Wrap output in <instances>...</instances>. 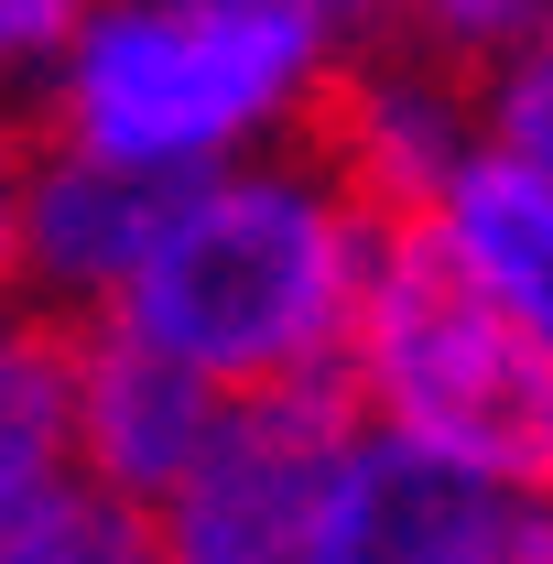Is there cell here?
Masks as SVG:
<instances>
[{"instance_id":"2e32d148","label":"cell","mask_w":553,"mask_h":564,"mask_svg":"<svg viewBox=\"0 0 553 564\" xmlns=\"http://www.w3.org/2000/svg\"><path fill=\"white\" fill-rule=\"evenodd\" d=\"M521 44H532V55L553 66V0H532V33H521Z\"/></svg>"},{"instance_id":"30bf717a","label":"cell","mask_w":553,"mask_h":564,"mask_svg":"<svg viewBox=\"0 0 553 564\" xmlns=\"http://www.w3.org/2000/svg\"><path fill=\"white\" fill-rule=\"evenodd\" d=\"M478 120H488V152L553 196V66L543 55H499L478 87Z\"/></svg>"},{"instance_id":"8fae6325","label":"cell","mask_w":553,"mask_h":564,"mask_svg":"<svg viewBox=\"0 0 553 564\" xmlns=\"http://www.w3.org/2000/svg\"><path fill=\"white\" fill-rule=\"evenodd\" d=\"M391 22L434 44V55H456L467 76H488L499 55H521V33H532V0H391Z\"/></svg>"},{"instance_id":"9c48e42d","label":"cell","mask_w":553,"mask_h":564,"mask_svg":"<svg viewBox=\"0 0 553 564\" xmlns=\"http://www.w3.org/2000/svg\"><path fill=\"white\" fill-rule=\"evenodd\" d=\"M0 564H163V510L55 467L0 510Z\"/></svg>"},{"instance_id":"9a60e30c","label":"cell","mask_w":553,"mask_h":564,"mask_svg":"<svg viewBox=\"0 0 553 564\" xmlns=\"http://www.w3.org/2000/svg\"><path fill=\"white\" fill-rule=\"evenodd\" d=\"M272 11H304V22H380L391 0H272Z\"/></svg>"},{"instance_id":"5b68a950","label":"cell","mask_w":553,"mask_h":564,"mask_svg":"<svg viewBox=\"0 0 553 564\" xmlns=\"http://www.w3.org/2000/svg\"><path fill=\"white\" fill-rule=\"evenodd\" d=\"M499 499L510 478L445 467L402 434H347L315 499V532H304V564H467Z\"/></svg>"},{"instance_id":"7a4b0ae2","label":"cell","mask_w":553,"mask_h":564,"mask_svg":"<svg viewBox=\"0 0 553 564\" xmlns=\"http://www.w3.org/2000/svg\"><path fill=\"white\" fill-rule=\"evenodd\" d=\"M347 380L380 434H402L445 467L510 478V489H553V358L467 272L445 217L369 239L358 315H347Z\"/></svg>"},{"instance_id":"52a82bcc","label":"cell","mask_w":553,"mask_h":564,"mask_svg":"<svg viewBox=\"0 0 553 564\" xmlns=\"http://www.w3.org/2000/svg\"><path fill=\"white\" fill-rule=\"evenodd\" d=\"M434 217H445V239L467 250V272L510 304V326L553 358V196L478 141V152L445 174V207Z\"/></svg>"},{"instance_id":"4fadbf2b","label":"cell","mask_w":553,"mask_h":564,"mask_svg":"<svg viewBox=\"0 0 553 564\" xmlns=\"http://www.w3.org/2000/svg\"><path fill=\"white\" fill-rule=\"evenodd\" d=\"M22 174H33V131L22 109H0V293L22 282Z\"/></svg>"},{"instance_id":"277c9868","label":"cell","mask_w":553,"mask_h":564,"mask_svg":"<svg viewBox=\"0 0 553 564\" xmlns=\"http://www.w3.org/2000/svg\"><path fill=\"white\" fill-rule=\"evenodd\" d=\"M217 423H228L217 380H196L185 358L131 337L109 304H87V337H76V456H87L98 489L163 510L196 478V456L217 445Z\"/></svg>"},{"instance_id":"7c38bea8","label":"cell","mask_w":553,"mask_h":564,"mask_svg":"<svg viewBox=\"0 0 553 564\" xmlns=\"http://www.w3.org/2000/svg\"><path fill=\"white\" fill-rule=\"evenodd\" d=\"M467 564H553V489H510Z\"/></svg>"},{"instance_id":"3957f363","label":"cell","mask_w":553,"mask_h":564,"mask_svg":"<svg viewBox=\"0 0 553 564\" xmlns=\"http://www.w3.org/2000/svg\"><path fill=\"white\" fill-rule=\"evenodd\" d=\"M315 55V22L272 0H120L76 33L22 131L87 163H217L239 131L282 120Z\"/></svg>"},{"instance_id":"ba28073f","label":"cell","mask_w":553,"mask_h":564,"mask_svg":"<svg viewBox=\"0 0 553 564\" xmlns=\"http://www.w3.org/2000/svg\"><path fill=\"white\" fill-rule=\"evenodd\" d=\"M76 337L87 304H0V510L76 456Z\"/></svg>"},{"instance_id":"6da1fadb","label":"cell","mask_w":553,"mask_h":564,"mask_svg":"<svg viewBox=\"0 0 553 564\" xmlns=\"http://www.w3.org/2000/svg\"><path fill=\"white\" fill-rule=\"evenodd\" d=\"M358 261H369L358 217L304 163L196 174L185 207L163 217V239L109 293V315L217 391H272V380L347 358Z\"/></svg>"},{"instance_id":"5bb4252c","label":"cell","mask_w":553,"mask_h":564,"mask_svg":"<svg viewBox=\"0 0 553 564\" xmlns=\"http://www.w3.org/2000/svg\"><path fill=\"white\" fill-rule=\"evenodd\" d=\"M76 11H87V0H0V66L55 55V44L76 33Z\"/></svg>"},{"instance_id":"8992f818","label":"cell","mask_w":553,"mask_h":564,"mask_svg":"<svg viewBox=\"0 0 553 564\" xmlns=\"http://www.w3.org/2000/svg\"><path fill=\"white\" fill-rule=\"evenodd\" d=\"M207 163H87V152H33L22 174V272H44L66 304H109L131 261L163 239Z\"/></svg>"}]
</instances>
